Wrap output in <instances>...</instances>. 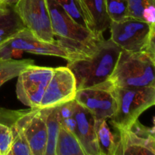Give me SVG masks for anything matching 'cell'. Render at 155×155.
Listing matches in <instances>:
<instances>
[{
	"label": "cell",
	"instance_id": "1",
	"mask_svg": "<svg viewBox=\"0 0 155 155\" xmlns=\"http://www.w3.org/2000/svg\"><path fill=\"white\" fill-rule=\"evenodd\" d=\"M122 50L110 39L102 38L90 54L68 61L67 68L74 74L77 90L107 83Z\"/></svg>",
	"mask_w": 155,
	"mask_h": 155
},
{
	"label": "cell",
	"instance_id": "2",
	"mask_svg": "<svg viewBox=\"0 0 155 155\" xmlns=\"http://www.w3.org/2000/svg\"><path fill=\"white\" fill-rule=\"evenodd\" d=\"M47 5L53 34L58 39L56 41L68 49L74 59L90 54L97 42L104 37H98L76 22L54 0H47Z\"/></svg>",
	"mask_w": 155,
	"mask_h": 155
},
{
	"label": "cell",
	"instance_id": "3",
	"mask_svg": "<svg viewBox=\"0 0 155 155\" xmlns=\"http://www.w3.org/2000/svg\"><path fill=\"white\" fill-rule=\"evenodd\" d=\"M155 55L146 51L122 50L108 82L115 87L155 86Z\"/></svg>",
	"mask_w": 155,
	"mask_h": 155
},
{
	"label": "cell",
	"instance_id": "4",
	"mask_svg": "<svg viewBox=\"0 0 155 155\" xmlns=\"http://www.w3.org/2000/svg\"><path fill=\"white\" fill-rule=\"evenodd\" d=\"M113 87L117 101V110L109 120L117 130L130 127L145 110L154 105L155 86Z\"/></svg>",
	"mask_w": 155,
	"mask_h": 155
},
{
	"label": "cell",
	"instance_id": "5",
	"mask_svg": "<svg viewBox=\"0 0 155 155\" xmlns=\"http://www.w3.org/2000/svg\"><path fill=\"white\" fill-rule=\"evenodd\" d=\"M109 28L110 39L123 50L155 55V24L129 17L120 22H111Z\"/></svg>",
	"mask_w": 155,
	"mask_h": 155
},
{
	"label": "cell",
	"instance_id": "6",
	"mask_svg": "<svg viewBox=\"0 0 155 155\" xmlns=\"http://www.w3.org/2000/svg\"><path fill=\"white\" fill-rule=\"evenodd\" d=\"M12 50L42 55L57 56L71 61L74 55L57 41L48 42L36 38L27 28H24L7 41L0 45V58L10 59Z\"/></svg>",
	"mask_w": 155,
	"mask_h": 155
},
{
	"label": "cell",
	"instance_id": "7",
	"mask_svg": "<svg viewBox=\"0 0 155 155\" xmlns=\"http://www.w3.org/2000/svg\"><path fill=\"white\" fill-rule=\"evenodd\" d=\"M54 71V68L35 64L25 68L18 76L16 92L18 99L30 108L39 107Z\"/></svg>",
	"mask_w": 155,
	"mask_h": 155
},
{
	"label": "cell",
	"instance_id": "8",
	"mask_svg": "<svg viewBox=\"0 0 155 155\" xmlns=\"http://www.w3.org/2000/svg\"><path fill=\"white\" fill-rule=\"evenodd\" d=\"M25 28L36 38L48 42L55 40L47 0H18L14 6Z\"/></svg>",
	"mask_w": 155,
	"mask_h": 155
},
{
	"label": "cell",
	"instance_id": "9",
	"mask_svg": "<svg viewBox=\"0 0 155 155\" xmlns=\"http://www.w3.org/2000/svg\"><path fill=\"white\" fill-rule=\"evenodd\" d=\"M117 130L115 155H154V128L136 120L127 129Z\"/></svg>",
	"mask_w": 155,
	"mask_h": 155
},
{
	"label": "cell",
	"instance_id": "10",
	"mask_svg": "<svg viewBox=\"0 0 155 155\" xmlns=\"http://www.w3.org/2000/svg\"><path fill=\"white\" fill-rule=\"evenodd\" d=\"M74 99L89 110L95 120H109L117 110L114 87L109 82L77 90Z\"/></svg>",
	"mask_w": 155,
	"mask_h": 155
},
{
	"label": "cell",
	"instance_id": "11",
	"mask_svg": "<svg viewBox=\"0 0 155 155\" xmlns=\"http://www.w3.org/2000/svg\"><path fill=\"white\" fill-rule=\"evenodd\" d=\"M77 92L76 80L68 68H54L44 92L39 108L51 107L74 100Z\"/></svg>",
	"mask_w": 155,
	"mask_h": 155
},
{
	"label": "cell",
	"instance_id": "12",
	"mask_svg": "<svg viewBox=\"0 0 155 155\" xmlns=\"http://www.w3.org/2000/svg\"><path fill=\"white\" fill-rule=\"evenodd\" d=\"M32 155H45L47 145V129L44 108L24 110L18 118Z\"/></svg>",
	"mask_w": 155,
	"mask_h": 155
},
{
	"label": "cell",
	"instance_id": "13",
	"mask_svg": "<svg viewBox=\"0 0 155 155\" xmlns=\"http://www.w3.org/2000/svg\"><path fill=\"white\" fill-rule=\"evenodd\" d=\"M75 100V99H74ZM74 127L71 132L77 138L86 155H100L95 131V119L75 100Z\"/></svg>",
	"mask_w": 155,
	"mask_h": 155
},
{
	"label": "cell",
	"instance_id": "14",
	"mask_svg": "<svg viewBox=\"0 0 155 155\" xmlns=\"http://www.w3.org/2000/svg\"><path fill=\"white\" fill-rule=\"evenodd\" d=\"M88 28L98 37L109 28L111 21L105 9V0H80Z\"/></svg>",
	"mask_w": 155,
	"mask_h": 155
},
{
	"label": "cell",
	"instance_id": "15",
	"mask_svg": "<svg viewBox=\"0 0 155 155\" xmlns=\"http://www.w3.org/2000/svg\"><path fill=\"white\" fill-rule=\"evenodd\" d=\"M25 28L14 6L0 5V45Z\"/></svg>",
	"mask_w": 155,
	"mask_h": 155
},
{
	"label": "cell",
	"instance_id": "16",
	"mask_svg": "<svg viewBox=\"0 0 155 155\" xmlns=\"http://www.w3.org/2000/svg\"><path fill=\"white\" fill-rule=\"evenodd\" d=\"M22 112L0 108V155L8 154L14 139L12 126Z\"/></svg>",
	"mask_w": 155,
	"mask_h": 155
},
{
	"label": "cell",
	"instance_id": "17",
	"mask_svg": "<svg viewBox=\"0 0 155 155\" xmlns=\"http://www.w3.org/2000/svg\"><path fill=\"white\" fill-rule=\"evenodd\" d=\"M95 131L100 155H115L117 136L112 133L106 120H95Z\"/></svg>",
	"mask_w": 155,
	"mask_h": 155
},
{
	"label": "cell",
	"instance_id": "18",
	"mask_svg": "<svg viewBox=\"0 0 155 155\" xmlns=\"http://www.w3.org/2000/svg\"><path fill=\"white\" fill-rule=\"evenodd\" d=\"M58 107L59 105H56L44 108L47 129V145L45 155H55L56 141L61 125Z\"/></svg>",
	"mask_w": 155,
	"mask_h": 155
},
{
	"label": "cell",
	"instance_id": "19",
	"mask_svg": "<svg viewBox=\"0 0 155 155\" xmlns=\"http://www.w3.org/2000/svg\"><path fill=\"white\" fill-rule=\"evenodd\" d=\"M55 155H86L77 138L62 125L56 141Z\"/></svg>",
	"mask_w": 155,
	"mask_h": 155
},
{
	"label": "cell",
	"instance_id": "20",
	"mask_svg": "<svg viewBox=\"0 0 155 155\" xmlns=\"http://www.w3.org/2000/svg\"><path fill=\"white\" fill-rule=\"evenodd\" d=\"M129 17L155 24V0H127Z\"/></svg>",
	"mask_w": 155,
	"mask_h": 155
},
{
	"label": "cell",
	"instance_id": "21",
	"mask_svg": "<svg viewBox=\"0 0 155 155\" xmlns=\"http://www.w3.org/2000/svg\"><path fill=\"white\" fill-rule=\"evenodd\" d=\"M33 64L34 61L30 59L16 60L0 58V87L7 81L18 77L27 67Z\"/></svg>",
	"mask_w": 155,
	"mask_h": 155
},
{
	"label": "cell",
	"instance_id": "22",
	"mask_svg": "<svg viewBox=\"0 0 155 155\" xmlns=\"http://www.w3.org/2000/svg\"><path fill=\"white\" fill-rule=\"evenodd\" d=\"M19 117L12 126L14 139L12 148L8 155H32L30 145L26 139L22 127L18 121Z\"/></svg>",
	"mask_w": 155,
	"mask_h": 155
},
{
	"label": "cell",
	"instance_id": "23",
	"mask_svg": "<svg viewBox=\"0 0 155 155\" xmlns=\"http://www.w3.org/2000/svg\"><path fill=\"white\" fill-rule=\"evenodd\" d=\"M105 9L111 22H120L129 18L127 0H105Z\"/></svg>",
	"mask_w": 155,
	"mask_h": 155
},
{
	"label": "cell",
	"instance_id": "24",
	"mask_svg": "<svg viewBox=\"0 0 155 155\" xmlns=\"http://www.w3.org/2000/svg\"><path fill=\"white\" fill-rule=\"evenodd\" d=\"M54 1L72 18L73 20L83 27L88 28L87 23L80 0H54Z\"/></svg>",
	"mask_w": 155,
	"mask_h": 155
},
{
	"label": "cell",
	"instance_id": "25",
	"mask_svg": "<svg viewBox=\"0 0 155 155\" xmlns=\"http://www.w3.org/2000/svg\"><path fill=\"white\" fill-rule=\"evenodd\" d=\"M18 0H0V5L2 6H15Z\"/></svg>",
	"mask_w": 155,
	"mask_h": 155
}]
</instances>
